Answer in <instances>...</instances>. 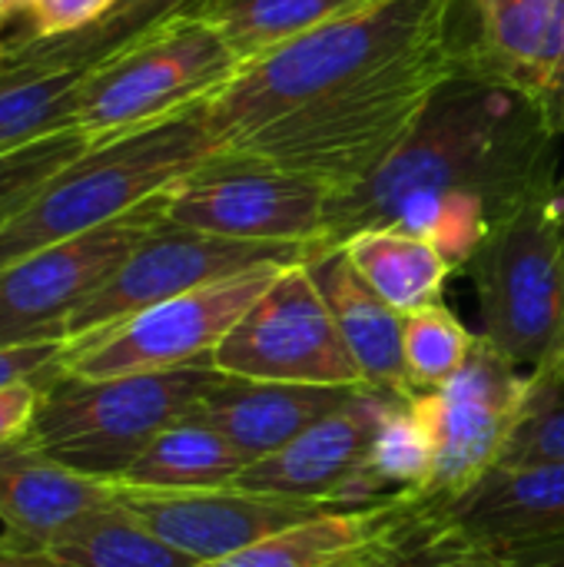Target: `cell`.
Returning <instances> with one entry per match:
<instances>
[{"mask_svg": "<svg viewBox=\"0 0 564 567\" xmlns=\"http://www.w3.org/2000/svg\"><path fill=\"white\" fill-rule=\"evenodd\" d=\"M558 176V136L542 106L455 73L396 156L362 186L336 193L329 246L362 229H406L462 272L492 226L555 189Z\"/></svg>", "mask_w": 564, "mask_h": 567, "instance_id": "cell-1", "label": "cell"}, {"mask_svg": "<svg viewBox=\"0 0 564 567\" xmlns=\"http://www.w3.org/2000/svg\"><path fill=\"white\" fill-rule=\"evenodd\" d=\"M449 20L452 0H376L246 63L206 103L219 150L289 110L445 43Z\"/></svg>", "mask_w": 564, "mask_h": 567, "instance_id": "cell-2", "label": "cell"}, {"mask_svg": "<svg viewBox=\"0 0 564 567\" xmlns=\"http://www.w3.org/2000/svg\"><path fill=\"white\" fill-rule=\"evenodd\" d=\"M452 43H439L332 96L289 110L219 153L266 163L336 193L372 179L425 116L435 90L455 76Z\"/></svg>", "mask_w": 564, "mask_h": 567, "instance_id": "cell-3", "label": "cell"}, {"mask_svg": "<svg viewBox=\"0 0 564 567\" xmlns=\"http://www.w3.org/2000/svg\"><path fill=\"white\" fill-rule=\"evenodd\" d=\"M216 153L219 140L206 120V103L153 126L90 143L0 229V266L120 219L180 186Z\"/></svg>", "mask_w": 564, "mask_h": 567, "instance_id": "cell-4", "label": "cell"}, {"mask_svg": "<svg viewBox=\"0 0 564 567\" xmlns=\"http://www.w3.org/2000/svg\"><path fill=\"white\" fill-rule=\"evenodd\" d=\"M219 375L213 362L113 379L63 372L43 385L23 439L80 475L116 482L163 429L199 409Z\"/></svg>", "mask_w": 564, "mask_h": 567, "instance_id": "cell-5", "label": "cell"}, {"mask_svg": "<svg viewBox=\"0 0 564 567\" xmlns=\"http://www.w3.org/2000/svg\"><path fill=\"white\" fill-rule=\"evenodd\" d=\"M243 63L193 17H170L83 70L73 126L90 140L153 126L209 103Z\"/></svg>", "mask_w": 564, "mask_h": 567, "instance_id": "cell-6", "label": "cell"}, {"mask_svg": "<svg viewBox=\"0 0 564 567\" xmlns=\"http://www.w3.org/2000/svg\"><path fill=\"white\" fill-rule=\"evenodd\" d=\"M462 272L475 282L482 339L529 375L545 372L564 342L558 186L492 226Z\"/></svg>", "mask_w": 564, "mask_h": 567, "instance_id": "cell-7", "label": "cell"}, {"mask_svg": "<svg viewBox=\"0 0 564 567\" xmlns=\"http://www.w3.org/2000/svg\"><path fill=\"white\" fill-rule=\"evenodd\" d=\"M293 262H263L229 279L199 286L160 306H150L96 336L66 342L63 372L80 379H113L136 372H166L213 362L216 346L253 309V302Z\"/></svg>", "mask_w": 564, "mask_h": 567, "instance_id": "cell-8", "label": "cell"}, {"mask_svg": "<svg viewBox=\"0 0 564 567\" xmlns=\"http://www.w3.org/2000/svg\"><path fill=\"white\" fill-rule=\"evenodd\" d=\"M336 189L306 176L216 153L166 196V219L243 243L329 246Z\"/></svg>", "mask_w": 564, "mask_h": 567, "instance_id": "cell-9", "label": "cell"}, {"mask_svg": "<svg viewBox=\"0 0 564 567\" xmlns=\"http://www.w3.org/2000/svg\"><path fill=\"white\" fill-rule=\"evenodd\" d=\"M160 193L120 219L0 266V349L66 342L76 309L166 216Z\"/></svg>", "mask_w": 564, "mask_h": 567, "instance_id": "cell-10", "label": "cell"}, {"mask_svg": "<svg viewBox=\"0 0 564 567\" xmlns=\"http://www.w3.org/2000/svg\"><path fill=\"white\" fill-rule=\"evenodd\" d=\"M223 375L296 385H366L306 266H286L216 346Z\"/></svg>", "mask_w": 564, "mask_h": 567, "instance_id": "cell-11", "label": "cell"}, {"mask_svg": "<svg viewBox=\"0 0 564 567\" xmlns=\"http://www.w3.org/2000/svg\"><path fill=\"white\" fill-rule=\"evenodd\" d=\"M532 375L489 339H475L469 362L442 385L412 395L435 452L425 502L435 508L489 475L519 425Z\"/></svg>", "mask_w": 564, "mask_h": 567, "instance_id": "cell-12", "label": "cell"}, {"mask_svg": "<svg viewBox=\"0 0 564 567\" xmlns=\"http://www.w3.org/2000/svg\"><path fill=\"white\" fill-rule=\"evenodd\" d=\"M312 252L316 249L309 246H269L209 236L163 216L120 262V269L76 309V316L66 326V342L96 336L150 306L229 279L253 266L302 262Z\"/></svg>", "mask_w": 564, "mask_h": 567, "instance_id": "cell-13", "label": "cell"}, {"mask_svg": "<svg viewBox=\"0 0 564 567\" xmlns=\"http://www.w3.org/2000/svg\"><path fill=\"white\" fill-rule=\"evenodd\" d=\"M116 485V482H113ZM116 502L166 545L199 565L229 558L283 528L349 505L302 502L243 485L219 488H133L116 485ZM359 508V505H356Z\"/></svg>", "mask_w": 564, "mask_h": 567, "instance_id": "cell-14", "label": "cell"}, {"mask_svg": "<svg viewBox=\"0 0 564 567\" xmlns=\"http://www.w3.org/2000/svg\"><path fill=\"white\" fill-rule=\"evenodd\" d=\"M399 399L406 395L362 385L339 412L306 429L286 449L253 462L236 485L349 508L382 502L369 485V455L389 409Z\"/></svg>", "mask_w": 564, "mask_h": 567, "instance_id": "cell-15", "label": "cell"}, {"mask_svg": "<svg viewBox=\"0 0 564 567\" xmlns=\"http://www.w3.org/2000/svg\"><path fill=\"white\" fill-rule=\"evenodd\" d=\"M455 73L545 106L564 60V0H452Z\"/></svg>", "mask_w": 564, "mask_h": 567, "instance_id": "cell-16", "label": "cell"}, {"mask_svg": "<svg viewBox=\"0 0 564 567\" xmlns=\"http://www.w3.org/2000/svg\"><path fill=\"white\" fill-rule=\"evenodd\" d=\"M425 515V498L392 495L299 522L229 558L196 567H379L422 525Z\"/></svg>", "mask_w": 564, "mask_h": 567, "instance_id": "cell-17", "label": "cell"}, {"mask_svg": "<svg viewBox=\"0 0 564 567\" xmlns=\"http://www.w3.org/2000/svg\"><path fill=\"white\" fill-rule=\"evenodd\" d=\"M442 522L515 558L564 538V462L492 468L462 495L432 508Z\"/></svg>", "mask_w": 564, "mask_h": 567, "instance_id": "cell-18", "label": "cell"}, {"mask_svg": "<svg viewBox=\"0 0 564 567\" xmlns=\"http://www.w3.org/2000/svg\"><path fill=\"white\" fill-rule=\"evenodd\" d=\"M359 389L362 385H296L219 375L196 412L253 465L339 412Z\"/></svg>", "mask_w": 564, "mask_h": 567, "instance_id": "cell-19", "label": "cell"}, {"mask_svg": "<svg viewBox=\"0 0 564 567\" xmlns=\"http://www.w3.org/2000/svg\"><path fill=\"white\" fill-rule=\"evenodd\" d=\"M113 498V482L53 462L23 435L0 445V522L20 551H43L60 528Z\"/></svg>", "mask_w": 564, "mask_h": 567, "instance_id": "cell-20", "label": "cell"}, {"mask_svg": "<svg viewBox=\"0 0 564 567\" xmlns=\"http://www.w3.org/2000/svg\"><path fill=\"white\" fill-rule=\"evenodd\" d=\"M336 326L339 336L356 359L362 382L396 395H419L412 375L406 369L402 352V322L406 316L396 312L349 262L342 246H319L306 259Z\"/></svg>", "mask_w": 564, "mask_h": 567, "instance_id": "cell-21", "label": "cell"}, {"mask_svg": "<svg viewBox=\"0 0 564 567\" xmlns=\"http://www.w3.org/2000/svg\"><path fill=\"white\" fill-rule=\"evenodd\" d=\"M369 3L376 0H196L183 17L206 23L246 66Z\"/></svg>", "mask_w": 564, "mask_h": 567, "instance_id": "cell-22", "label": "cell"}, {"mask_svg": "<svg viewBox=\"0 0 564 567\" xmlns=\"http://www.w3.org/2000/svg\"><path fill=\"white\" fill-rule=\"evenodd\" d=\"M249 462L199 412L163 429L150 449L116 478L133 488H219L236 485Z\"/></svg>", "mask_w": 564, "mask_h": 567, "instance_id": "cell-23", "label": "cell"}, {"mask_svg": "<svg viewBox=\"0 0 564 567\" xmlns=\"http://www.w3.org/2000/svg\"><path fill=\"white\" fill-rule=\"evenodd\" d=\"M356 272L402 316L442 302L452 266L422 236L406 229H362L342 243Z\"/></svg>", "mask_w": 564, "mask_h": 567, "instance_id": "cell-24", "label": "cell"}, {"mask_svg": "<svg viewBox=\"0 0 564 567\" xmlns=\"http://www.w3.org/2000/svg\"><path fill=\"white\" fill-rule=\"evenodd\" d=\"M43 555L53 567H196L199 561L183 555L136 522L116 498L80 515L60 528Z\"/></svg>", "mask_w": 564, "mask_h": 567, "instance_id": "cell-25", "label": "cell"}, {"mask_svg": "<svg viewBox=\"0 0 564 567\" xmlns=\"http://www.w3.org/2000/svg\"><path fill=\"white\" fill-rule=\"evenodd\" d=\"M83 70L7 56L0 70V153L73 126Z\"/></svg>", "mask_w": 564, "mask_h": 567, "instance_id": "cell-26", "label": "cell"}, {"mask_svg": "<svg viewBox=\"0 0 564 567\" xmlns=\"http://www.w3.org/2000/svg\"><path fill=\"white\" fill-rule=\"evenodd\" d=\"M189 3L196 0H116V7L70 33V37H57V40H23L17 37L13 43H7L10 60H43V63H60V66H90L93 60L106 56L110 50L123 47L126 40L140 37L143 30L180 17Z\"/></svg>", "mask_w": 564, "mask_h": 567, "instance_id": "cell-27", "label": "cell"}, {"mask_svg": "<svg viewBox=\"0 0 564 567\" xmlns=\"http://www.w3.org/2000/svg\"><path fill=\"white\" fill-rule=\"evenodd\" d=\"M432 465H435V452H432L429 429L416 402L399 399L389 409L372 442V455H369L372 495L376 498H392V495L425 498V488L432 482Z\"/></svg>", "mask_w": 564, "mask_h": 567, "instance_id": "cell-28", "label": "cell"}, {"mask_svg": "<svg viewBox=\"0 0 564 567\" xmlns=\"http://www.w3.org/2000/svg\"><path fill=\"white\" fill-rule=\"evenodd\" d=\"M475 339L479 336H472L442 302L409 312L402 322V352L416 392H429L449 382L469 362Z\"/></svg>", "mask_w": 564, "mask_h": 567, "instance_id": "cell-29", "label": "cell"}, {"mask_svg": "<svg viewBox=\"0 0 564 567\" xmlns=\"http://www.w3.org/2000/svg\"><path fill=\"white\" fill-rule=\"evenodd\" d=\"M86 146L90 140L76 126H66L27 146L0 153V229L13 223L43 193V186Z\"/></svg>", "mask_w": 564, "mask_h": 567, "instance_id": "cell-30", "label": "cell"}, {"mask_svg": "<svg viewBox=\"0 0 564 567\" xmlns=\"http://www.w3.org/2000/svg\"><path fill=\"white\" fill-rule=\"evenodd\" d=\"M564 462V382H535L495 468Z\"/></svg>", "mask_w": 564, "mask_h": 567, "instance_id": "cell-31", "label": "cell"}, {"mask_svg": "<svg viewBox=\"0 0 564 567\" xmlns=\"http://www.w3.org/2000/svg\"><path fill=\"white\" fill-rule=\"evenodd\" d=\"M379 567H515V561L459 525L442 522L429 505L422 525Z\"/></svg>", "mask_w": 564, "mask_h": 567, "instance_id": "cell-32", "label": "cell"}, {"mask_svg": "<svg viewBox=\"0 0 564 567\" xmlns=\"http://www.w3.org/2000/svg\"><path fill=\"white\" fill-rule=\"evenodd\" d=\"M116 0H33L27 17L23 40H57L70 37L96 20H103Z\"/></svg>", "mask_w": 564, "mask_h": 567, "instance_id": "cell-33", "label": "cell"}, {"mask_svg": "<svg viewBox=\"0 0 564 567\" xmlns=\"http://www.w3.org/2000/svg\"><path fill=\"white\" fill-rule=\"evenodd\" d=\"M63 349L66 342H43V346H20V349H0V389L17 382H37L50 385L57 375H63Z\"/></svg>", "mask_w": 564, "mask_h": 567, "instance_id": "cell-34", "label": "cell"}, {"mask_svg": "<svg viewBox=\"0 0 564 567\" xmlns=\"http://www.w3.org/2000/svg\"><path fill=\"white\" fill-rule=\"evenodd\" d=\"M40 392L43 385L37 382H17V385H7L0 389V445L20 439L37 412V402H40Z\"/></svg>", "mask_w": 564, "mask_h": 567, "instance_id": "cell-35", "label": "cell"}, {"mask_svg": "<svg viewBox=\"0 0 564 567\" xmlns=\"http://www.w3.org/2000/svg\"><path fill=\"white\" fill-rule=\"evenodd\" d=\"M515 567H564V538L552 545H539L532 551H522L512 558Z\"/></svg>", "mask_w": 564, "mask_h": 567, "instance_id": "cell-36", "label": "cell"}, {"mask_svg": "<svg viewBox=\"0 0 564 567\" xmlns=\"http://www.w3.org/2000/svg\"><path fill=\"white\" fill-rule=\"evenodd\" d=\"M542 113H545L552 133H555L558 140H564V60L558 76H555V86H552V93H548V100H545V106H542Z\"/></svg>", "mask_w": 564, "mask_h": 567, "instance_id": "cell-37", "label": "cell"}, {"mask_svg": "<svg viewBox=\"0 0 564 567\" xmlns=\"http://www.w3.org/2000/svg\"><path fill=\"white\" fill-rule=\"evenodd\" d=\"M558 233H562V259H564V169H562V176H558ZM532 379H535V382H564V342H562V349H558V355H555V362H552L545 372H535Z\"/></svg>", "mask_w": 564, "mask_h": 567, "instance_id": "cell-38", "label": "cell"}, {"mask_svg": "<svg viewBox=\"0 0 564 567\" xmlns=\"http://www.w3.org/2000/svg\"><path fill=\"white\" fill-rule=\"evenodd\" d=\"M0 567H53V561L43 551H20V548H13V551L0 555Z\"/></svg>", "mask_w": 564, "mask_h": 567, "instance_id": "cell-39", "label": "cell"}, {"mask_svg": "<svg viewBox=\"0 0 564 567\" xmlns=\"http://www.w3.org/2000/svg\"><path fill=\"white\" fill-rule=\"evenodd\" d=\"M30 3H33V0H0V27H3L10 17L27 13V10H30Z\"/></svg>", "mask_w": 564, "mask_h": 567, "instance_id": "cell-40", "label": "cell"}, {"mask_svg": "<svg viewBox=\"0 0 564 567\" xmlns=\"http://www.w3.org/2000/svg\"><path fill=\"white\" fill-rule=\"evenodd\" d=\"M13 548H17V545H13L7 535H0V555H7V551H13Z\"/></svg>", "mask_w": 564, "mask_h": 567, "instance_id": "cell-41", "label": "cell"}, {"mask_svg": "<svg viewBox=\"0 0 564 567\" xmlns=\"http://www.w3.org/2000/svg\"><path fill=\"white\" fill-rule=\"evenodd\" d=\"M7 56H10V50H7V43L0 40V70L7 66Z\"/></svg>", "mask_w": 564, "mask_h": 567, "instance_id": "cell-42", "label": "cell"}]
</instances>
